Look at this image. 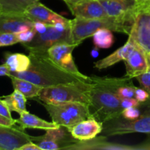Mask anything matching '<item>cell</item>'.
Segmentation results:
<instances>
[{
  "label": "cell",
  "instance_id": "1",
  "mask_svg": "<svg viewBox=\"0 0 150 150\" xmlns=\"http://www.w3.org/2000/svg\"><path fill=\"white\" fill-rule=\"evenodd\" d=\"M31 64L23 72H10L8 77H16L32 82L42 87L78 81L92 82L63 70L55 64L48 53H29Z\"/></svg>",
  "mask_w": 150,
  "mask_h": 150
},
{
  "label": "cell",
  "instance_id": "2",
  "mask_svg": "<svg viewBox=\"0 0 150 150\" xmlns=\"http://www.w3.org/2000/svg\"><path fill=\"white\" fill-rule=\"evenodd\" d=\"M93 88L91 90L89 110L92 117L105 122L122 115V98L115 92L112 78L91 76Z\"/></svg>",
  "mask_w": 150,
  "mask_h": 150
},
{
  "label": "cell",
  "instance_id": "3",
  "mask_svg": "<svg viewBox=\"0 0 150 150\" xmlns=\"http://www.w3.org/2000/svg\"><path fill=\"white\" fill-rule=\"evenodd\" d=\"M93 86L92 81H78L43 87L38 98L43 103H81L89 105Z\"/></svg>",
  "mask_w": 150,
  "mask_h": 150
},
{
  "label": "cell",
  "instance_id": "4",
  "mask_svg": "<svg viewBox=\"0 0 150 150\" xmlns=\"http://www.w3.org/2000/svg\"><path fill=\"white\" fill-rule=\"evenodd\" d=\"M102 28L129 35L131 31L132 25L111 16L89 20L75 18L71 20L72 38L73 42L81 44L82 41L89 37H92L96 31Z\"/></svg>",
  "mask_w": 150,
  "mask_h": 150
},
{
  "label": "cell",
  "instance_id": "5",
  "mask_svg": "<svg viewBox=\"0 0 150 150\" xmlns=\"http://www.w3.org/2000/svg\"><path fill=\"white\" fill-rule=\"evenodd\" d=\"M142 114L135 120H130L120 116L103 123V128L100 135L105 137L122 136L129 133L150 134V98L140 105Z\"/></svg>",
  "mask_w": 150,
  "mask_h": 150
},
{
  "label": "cell",
  "instance_id": "6",
  "mask_svg": "<svg viewBox=\"0 0 150 150\" xmlns=\"http://www.w3.org/2000/svg\"><path fill=\"white\" fill-rule=\"evenodd\" d=\"M61 43H74L72 38L71 23L48 25L42 33H36L33 39L21 45L29 53H48L49 48Z\"/></svg>",
  "mask_w": 150,
  "mask_h": 150
},
{
  "label": "cell",
  "instance_id": "7",
  "mask_svg": "<svg viewBox=\"0 0 150 150\" xmlns=\"http://www.w3.org/2000/svg\"><path fill=\"white\" fill-rule=\"evenodd\" d=\"M52 122L59 126L70 128L83 120L92 117L89 105L81 103L59 104L43 103Z\"/></svg>",
  "mask_w": 150,
  "mask_h": 150
},
{
  "label": "cell",
  "instance_id": "8",
  "mask_svg": "<svg viewBox=\"0 0 150 150\" xmlns=\"http://www.w3.org/2000/svg\"><path fill=\"white\" fill-rule=\"evenodd\" d=\"M129 38L146 53L150 52V4L138 2Z\"/></svg>",
  "mask_w": 150,
  "mask_h": 150
},
{
  "label": "cell",
  "instance_id": "9",
  "mask_svg": "<svg viewBox=\"0 0 150 150\" xmlns=\"http://www.w3.org/2000/svg\"><path fill=\"white\" fill-rule=\"evenodd\" d=\"M32 141L38 145L41 150L67 149L79 142L72 136L69 129L64 126L45 130L43 136L33 137Z\"/></svg>",
  "mask_w": 150,
  "mask_h": 150
},
{
  "label": "cell",
  "instance_id": "10",
  "mask_svg": "<svg viewBox=\"0 0 150 150\" xmlns=\"http://www.w3.org/2000/svg\"><path fill=\"white\" fill-rule=\"evenodd\" d=\"M79 45V43L57 44L48 49V54L51 59L63 70L86 80H91V77L79 71L73 60V51Z\"/></svg>",
  "mask_w": 150,
  "mask_h": 150
},
{
  "label": "cell",
  "instance_id": "11",
  "mask_svg": "<svg viewBox=\"0 0 150 150\" xmlns=\"http://www.w3.org/2000/svg\"><path fill=\"white\" fill-rule=\"evenodd\" d=\"M107 16L133 25L137 1L136 0H99Z\"/></svg>",
  "mask_w": 150,
  "mask_h": 150
},
{
  "label": "cell",
  "instance_id": "12",
  "mask_svg": "<svg viewBox=\"0 0 150 150\" xmlns=\"http://www.w3.org/2000/svg\"><path fill=\"white\" fill-rule=\"evenodd\" d=\"M33 136L25 133L20 127L0 125V150H19Z\"/></svg>",
  "mask_w": 150,
  "mask_h": 150
},
{
  "label": "cell",
  "instance_id": "13",
  "mask_svg": "<svg viewBox=\"0 0 150 150\" xmlns=\"http://www.w3.org/2000/svg\"><path fill=\"white\" fill-rule=\"evenodd\" d=\"M23 13L33 22H41L47 25L54 26L57 23L67 25L71 23V20L55 13L40 1H37L29 6Z\"/></svg>",
  "mask_w": 150,
  "mask_h": 150
},
{
  "label": "cell",
  "instance_id": "14",
  "mask_svg": "<svg viewBox=\"0 0 150 150\" xmlns=\"http://www.w3.org/2000/svg\"><path fill=\"white\" fill-rule=\"evenodd\" d=\"M67 5L72 14L77 18L89 20L108 16L99 0H82Z\"/></svg>",
  "mask_w": 150,
  "mask_h": 150
},
{
  "label": "cell",
  "instance_id": "15",
  "mask_svg": "<svg viewBox=\"0 0 150 150\" xmlns=\"http://www.w3.org/2000/svg\"><path fill=\"white\" fill-rule=\"evenodd\" d=\"M29 29H35V22L24 13H0V32L17 33Z\"/></svg>",
  "mask_w": 150,
  "mask_h": 150
},
{
  "label": "cell",
  "instance_id": "16",
  "mask_svg": "<svg viewBox=\"0 0 150 150\" xmlns=\"http://www.w3.org/2000/svg\"><path fill=\"white\" fill-rule=\"evenodd\" d=\"M124 62L126 68L125 77L133 79L148 71L146 53L136 44L134 49Z\"/></svg>",
  "mask_w": 150,
  "mask_h": 150
},
{
  "label": "cell",
  "instance_id": "17",
  "mask_svg": "<svg viewBox=\"0 0 150 150\" xmlns=\"http://www.w3.org/2000/svg\"><path fill=\"white\" fill-rule=\"evenodd\" d=\"M103 128V122L94 117H90L68 129L72 136L78 141H88L95 139L100 134Z\"/></svg>",
  "mask_w": 150,
  "mask_h": 150
},
{
  "label": "cell",
  "instance_id": "18",
  "mask_svg": "<svg viewBox=\"0 0 150 150\" xmlns=\"http://www.w3.org/2000/svg\"><path fill=\"white\" fill-rule=\"evenodd\" d=\"M107 137L100 136L88 141H79L67 149H147L146 146H129V145L114 144L106 141Z\"/></svg>",
  "mask_w": 150,
  "mask_h": 150
},
{
  "label": "cell",
  "instance_id": "19",
  "mask_svg": "<svg viewBox=\"0 0 150 150\" xmlns=\"http://www.w3.org/2000/svg\"><path fill=\"white\" fill-rule=\"evenodd\" d=\"M135 46H136L135 42L128 37V40L123 46L120 47L108 57L97 61L94 64V67L98 70H103L114 65L120 62L125 61L130 55L132 51L134 49Z\"/></svg>",
  "mask_w": 150,
  "mask_h": 150
},
{
  "label": "cell",
  "instance_id": "20",
  "mask_svg": "<svg viewBox=\"0 0 150 150\" xmlns=\"http://www.w3.org/2000/svg\"><path fill=\"white\" fill-rule=\"evenodd\" d=\"M16 124L18 125L19 127L23 130L32 128L47 130L49 129L59 128L60 127L54 122L45 121L27 111L20 114L19 119L16 120Z\"/></svg>",
  "mask_w": 150,
  "mask_h": 150
},
{
  "label": "cell",
  "instance_id": "21",
  "mask_svg": "<svg viewBox=\"0 0 150 150\" xmlns=\"http://www.w3.org/2000/svg\"><path fill=\"white\" fill-rule=\"evenodd\" d=\"M4 63L10 72H23L28 70L31 64L29 56L20 53H6Z\"/></svg>",
  "mask_w": 150,
  "mask_h": 150
},
{
  "label": "cell",
  "instance_id": "22",
  "mask_svg": "<svg viewBox=\"0 0 150 150\" xmlns=\"http://www.w3.org/2000/svg\"><path fill=\"white\" fill-rule=\"evenodd\" d=\"M11 79L13 89L19 91L23 94L27 99L38 98L40 93L42 91V86H38L32 82L28 81L26 80L18 79L16 77H9Z\"/></svg>",
  "mask_w": 150,
  "mask_h": 150
},
{
  "label": "cell",
  "instance_id": "23",
  "mask_svg": "<svg viewBox=\"0 0 150 150\" xmlns=\"http://www.w3.org/2000/svg\"><path fill=\"white\" fill-rule=\"evenodd\" d=\"M26 99L27 98L23 94L16 89L10 95L3 97V100L8 105L10 111H15L19 115L27 111L26 107Z\"/></svg>",
  "mask_w": 150,
  "mask_h": 150
},
{
  "label": "cell",
  "instance_id": "24",
  "mask_svg": "<svg viewBox=\"0 0 150 150\" xmlns=\"http://www.w3.org/2000/svg\"><path fill=\"white\" fill-rule=\"evenodd\" d=\"M40 0H0L1 12L12 13H23L31 4Z\"/></svg>",
  "mask_w": 150,
  "mask_h": 150
},
{
  "label": "cell",
  "instance_id": "25",
  "mask_svg": "<svg viewBox=\"0 0 150 150\" xmlns=\"http://www.w3.org/2000/svg\"><path fill=\"white\" fill-rule=\"evenodd\" d=\"M93 43L98 48H109L114 45V36L112 31L105 28L98 29L93 35Z\"/></svg>",
  "mask_w": 150,
  "mask_h": 150
},
{
  "label": "cell",
  "instance_id": "26",
  "mask_svg": "<svg viewBox=\"0 0 150 150\" xmlns=\"http://www.w3.org/2000/svg\"><path fill=\"white\" fill-rule=\"evenodd\" d=\"M16 43H19L16 33L0 32V47L10 46Z\"/></svg>",
  "mask_w": 150,
  "mask_h": 150
},
{
  "label": "cell",
  "instance_id": "27",
  "mask_svg": "<svg viewBox=\"0 0 150 150\" xmlns=\"http://www.w3.org/2000/svg\"><path fill=\"white\" fill-rule=\"evenodd\" d=\"M141 105V104H140ZM142 114L140 105L138 107H131V108H125L122 112V117L127 120H133L137 119Z\"/></svg>",
  "mask_w": 150,
  "mask_h": 150
},
{
  "label": "cell",
  "instance_id": "28",
  "mask_svg": "<svg viewBox=\"0 0 150 150\" xmlns=\"http://www.w3.org/2000/svg\"><path fill=\"white\" fill-rule=\"evenodd\" d=\"M36 33L37 32L35 29H29L17 32L16 35L19 40V43H25V42H28L32 40Z\"/></svg>",
  "mask_w": 150,
  "mask_h": 150
},
{
  "label": "cell",
  "instance_id": "29",
  "mask_svg": "<svg viewBox=\"0 0 150 150\" xmlns=\"http://www.w3.org/2000/svg\"><path fill=\"white\" fill-rule=\"evenodd\" d=\"M136 79L142 88L144 89L150 95V72L147 71L143 74L139 75L136 76Z\"/></svg>",
  "mask_w": 150,
  "mask_h": 150
},
{
  "label": "cell",
  "instance_id": "30",
  "mask_svg": "<svg viewBox=\"0 0 150 150\" xmlns=\"http://www.w3.org/2000/svg\"><path fill=\"white\" fill-rule=\"evenodd\" d=\"M150 98V95L143 88H136L135 98L139 101L140 103L146 102Z\"/></svg>",
  "mask_w": 150,
  "mask_h": 150
},
{
  "label": "cell",
  "instance_id": "31",
  "mask_svg": "<svg viewBox=\"0 0 150 150\" xmlns=\"http://www.w3.org/2000/svg\"><path fill=\"white\" fill-rule=\"evenodd\" d=\"M140 104L136 98H122V106L123 109L131 107H138L140 105Z\"/></svg>",
  "mask_w": 150,
  "mask_h": 150
},
{
  "label": "cell",
  "instance_id": "32",
  "mask_svg": "<svg viewBox=\"0 0 150 150\" xmlns=\"http://www.w3.org/2000/svg\"><path fill=\"white\" fill-rule=\"evenodd\" d=\"M0 114L8 119H13L11 115V111L9 108L5 101L0 98Z\"/></svg>",
  "mask_w": 150,
  "mask_h": 150
},
{
  "label": "cell",
  "instance_id": "33",
  "mask_svg": "<svg viewBox=\"0 0 150 150\" xmlns=\"http://www.w3.org/2000/svg\"><path fill=\"white\" fill-rule=\"evenodd\" d=\"M19 150H41V149L36 143H35L33 141H30V142H27V143L25 144L24 145H23V146L19 149Z\"/></svg>",
  "mask_w": 150,
  "mask_h": 150
},
{
  "label": "cell",
  "instance_id": "34",
  "mask_svg": "<svg viewBox=\"0 0 150 150\" xmlns=\"http://www.w3.org/2000/svg\"><path fill=\"white\" fill-rule=\"evenodd\" d=\"M0 125H4L7 126H14L16 125V120L8 119L0 114Z\"/></svg>",
  "mask_w": 150,
  "mask_h": 150
},
{
  "label": "cell",
  "instance_id": "35",
  "mask_svg": "<svg viewBox=\"0 0 150 150\" xmlns=\"http://www.w3.org/2000/svg\"><path fill=\"white\" fill-rule=\"evenodd\" d=\"M10 70L5 63L0 64V76H9Z\"/></svg>",
  "mask_w": 150,
  "mask_h": 150
},
{
  "label": "cell",
  "instance_id": "36",
  "mask_svg": "<svg viewBox=\"0 0 150 150\" xmlns=\"http://www.w3.org/2000/svg\"><path fill=\"white\" fill-rule=\"evenodd\" d=\"M62 1H64L66 4H73V3H76L79 1H82V0H62Z\"/></svg>",
  "mask_w": 150,
  "mask_h": 150
},
{
  "label": "cell",
  "instance_id": "37",
  "mask_svg": "<svg viewBox=\"0 0 150 150\" xmlns=\"http://www.w3.org/2000/svg\"><path fill=\"white\" fill-rule=\"evenodd\" d=\"M146 58H147L148 63V71L150 72V52L146 53Z\"/></svg>",
  "mask_w": 150,
  "mask_h": 150
},
{
  "label": "cell",
  "instance_id": "38",
  "mask_svg": "<svg viewBox=\"0 0 150 150\" xmlns=\"http://www.w3.org/2000/svg\"><path fill=\"white\" fill-rule=\"evenodd\" d=\"M98 49H99V48H96V47H95V49L92 50V53H91V54H92V55L94 57H96L97 56H98Z\"/></svg>",
  "mask_w": 150,
  "mask_h": 150
},
{
  "label": "cell",
  "instance_id": "39",
  "mask_svg": "<svg viewBox=\"0 0 150 150\" xmlns=\"http://www.w3.org/2000/svg\"><path fill=\"white\" fill-rule=\"evenodd\" d=\"M138 2H147L150 3V0H137Z\"/></svg>",
  "mask_w": 150,
  "mask_h": 150
},
{
  "label": "cell",
  "instance_id": "40",
  "mask_svg": "<svg viewBox=\"0 0 150 150\" xmlns=\"http://www.w3.org/2000/svg\"><path fill=\"white\" fill-rule=\"evenodd\" d=\"M1 10H2V9H1V4H0V13L1 12Z\"/></svg>",
  "mask_w": 150,
  "mask_h": 150
},
{
  "label": "cell",
  "instance_id": "41",
  "mask_svg": "<svg viewBox=\"0 0 150 150\" xmlns=\"http://www.w3.org/2000/svg\"><path fill=\"white\" fill-rule=\"evenodd\" d=\"M136 1H137V0H136Z\"/></svg>",
  "mask_w": 150,
  "mask_h": 150
},
{
  "label": "cell",
  "instance_id": "42",
  "mask_svg": "<svg viewBox=\"0 0 150 150\" xmlns=\"http://www.w3.org/2000/svg\"><path fill=\"white\" fill-rule=\"evenodd\" d=\"M149 4H150V3H149Z\"/></svg>",
  "mask_w": 150,
  "mask_h": 150
}]
</instances>
